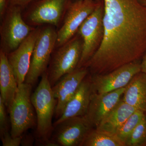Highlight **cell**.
I'll list each match as a JSON object with an SVG mask.
<instances>
[{"label": "cell", "mask_w": 146, "mask_h": 146, "mask_svg": "<svg viewBox=\"0 0 146 146\" xmlns=\"http://www.w3.org/2000/svg\"><path fill=\"white\" fill-rule=\"evenodd\" d=\"M140 1L143 5L146 6V0H140Z\"/></svg>", "instance_id": "27"}, {"label": "cell", "mask_w": 146, "mask_h": 146, "mask_svg": "<svg viewBox=\"0 0 146 146\" xmlns=\"http://www.w3.org/2000/svg\"><path fill=\"white\" fill-rule=\"evenodd\" d=\"M3 146H19L22 143V136L13 137L9 131L1 134Z\"/></svg>", "instance_id": "23"}, {"label": "cell", "mask_w": 146, "mask_h": 146, "mask_svg": "<svg viewBox=\"0 0 146 146\" xmlns=\"http://www.w3.org/2000/svg\"><path fill=\"white\" fill-rule=\"evenodd\" d=\"M81 146H125L116 134L92 129L86 135Z\"/></svg>", "instance_id": "19"}, {"label": "cell", "mask_w": 146, "mask_h": 146, "mask_svg": "<svg viewBox=\"0 0 146 146\" xmlns=\"http://www.w3.org/2000/svg\"><path fill=\"white\" fill-rule=\"evenodd\" d=\"M18 87V82L7 56L0 50V96L8 112L16 96Z\"/></svg>", "instance_id": "16"}, {"label": "cell", "mask_w": 146, "mask_h": 146, "mask_svg": "<svg viewBox=\"0 0 146 146\" xmlns=\"http://www.w3.org/2000/svg\"><path fill=\"white\" fill-rule=\"evenodd\" d=\"M6 106L1 97L0 96V133L1 134L8 132V125Z\"/></svg>", "instance_id": "22"}, {"label": "cell", "mask_w": 146, "mask_h": 146, "mask_svg": "<svg viewBox=\"0 0 146 146\" xmlns=\"http://www.w3.org/2000/svg\"><path fill=\"white\" fill-rule=\"evenodd\" d=\"M23 11L19 7L9 5L1 19L0 50L6 54L16 50L36 28L25 21Z\"/></svg>", "instance_id": "4"}, {"label": "cell", "mask_w": 146, "mask_h": 146, "mask_svg": "<svg viewBox=\"0 0 146 146\" xmlns=\"http://www.w3.org/2000/svg\"><path fill=\"white\" fill-rule=\"evenodd\" d=\"M93 93L91 77L84 78L77 91L66 105L62 115L54 123V126L69 118L86 114Z\"/></svg>", "instance_id": "15"}, {"label": "cell", "mask_w": 146, "mask_h": 146, "mask_svg": "<svg viewBox=\"0 0 146 146\" xmlns=\"http://www.w3.org/2000/svg\"><path fill=\"white\" fill-rule=\"evenodd\" d=\"M73 0H39L23 11L25 21L36 27L50 25L59 29Z\"/></svg>", "instance_id": "6"}, {"label": "cell", "mask_w": 146, "mask_h": 146, "mask_svg": "<svg viewBox=\"0 0 146 146\" xmlns=\"http://www.w3.org/2000/svg\"><path fill=\"white\" fill-rule=\"evenodd\" d=\"M77 1V0H73V1Z\"/></svg>", "instance_id": "28"}, {"label": "cell", "mask_w": 146, "mask_h": 146, "mask_svg": "<svg viewBox=\"0 0 146 146\" xmlns=\"http://www.w3.org/2000/svg\"><path fill=\"white\" fill-rule=\"evenodd\" d=\"M103 3L98 2L96 7L80 27L77 33L83 41L82 53L77 68L84 65L101 44L104 35Z\"/></svg>", "instance_id": "8"}, {"label": "cell", "mask_w": 146, "mask_h": 146, "mask_svg": "<svg viewBox=\"0 0 146 146\" xmlns=\"http://www.w3.org/2000/svg\"><path fill=\"white\" fill-rule=\"evenodd\" d=\"M50 25L40 27L25 82L33 86L46 72L56 44L57 30Z\"/></svg>", "instance_id": "5"}, {"label": "cell", "mask_w": 146, "mask_h": 146, "mask_svg": "<svg viewBox=\"0 0 146 146\" xmlns=\"http://www.w3.org/2000/svg\"><path fill=\"white\" fill-rule=\"evenodd\" d=\"M88 72L89 70L84 67L76 68L63 76L52 86L54 95L57 101L55 114L57 119L62 115L66 105L87 76Z\"/></svg>", "instance_id": "12"}, {"label": "cell", "mask_w": 146, "mask_h": 146, "mask_svg": "<svg viewBox=\"0 0 146 146\" xmlns=\"http://www.w3.org/2000/svg\"><path fill=\"white\" fill-rule=\"evenodd\" d=\"M136 110L121 99L96 128L116 135L124 123Z\"/></svg>", "instance_id": "18"}, {"label": "cell", "mask_w": 146, "mask_h": 146, "mask_svg": "<svg viewBox=\"0 0 146 146\" xmlns=\"http://www.w3.org/2000/svg\"><path fill=\"white\" fill-rule=\"evenodd\" d=\"M39 0H9V5L21 7L23 11L28 7Z\"/></svg>", "instance_id": "24"}, {"label": "cell", "mask_w": 146, "mask_h": 146, "mask_svg": "<svg viewBox=\"0 0 146 146\" xmlns=\"http://www.w3.org/2000/svg\"><path fill=\"white\" fill-rule=\"evenodd\" d=\"M104 35L84 67L104 74L138 61L146 52V6L140 0H103Z\"/></svg>", "instance_id": "1"}, {"label": "cell", "mask_w": 146, "mask_h": 146, "mask_svg": "<svg viewBox=\"0 0 146 146\" xmlns=\"http://www.w3.org/2000/svg\"><path fill=\"white\" fill-rule=\"evenodd\" d=\"M125 87L104 94L93 92L87 112L84 116L91 125L96 128L119 103Z\"/></svg>", "instance_id": "14"}, {"label": "cell", "mask_w": 146, "mask_h": 146, "mask_svg": "<svg viewBox=\"0 0 146 146\" xmlns=\"http://www.w3.org/2000/svg\"><path fill=\"white\" fill-rule=\"evenodd\" d=\"M32 86L25 82L18 85L16 96L8 111L12 137L22 136L24 132L36 125L31 100Z\"/></svg>", "instance_id": "7"}, {"label": "cell", "mask_w": 146, "mask_h": 146, "mask_svg": "<svg viewBox=\"0 0 146 146\" xmlns=\"http://www.w3.org/2000/svg\"><path fill=\"white\" fill-rule=\"evenodd\" d=\"M53 141L62 146H81L94 128L84 115L69 118L57 125Z\"/></svg>", "instance_id": "11"}, {"label": "cell", "mask_w": 146, "mask_h": 146, "mask_svg": "<svg viewBox=\"0 0 146 146\" xmlns=\"http://www.w3.org/2000/svg\"><path fill=\"white\" fill-rule=\"evenodd\" d=\"M141 70V62L138 60L123 65L107 74L92 75L93 92L104 94L124 88Z\"/></svg>", "instance_id": "10"}, {"label": "cell", "mask_w": 146, "mask_h": 146, "mask_svg": "<svg viewBox=\"0 0 146 146\" xmlns=\"http://www.w3.org/2000/svg\"><path fill=\"white\" fill-rule=\"evenodd\" d=\"M41 81L31 95L32 103L36 114V135L42 142L48 140L53 130L52 119L55 112L57 101L46 72L42 76Z\"/></svg>", "instance_id": "2"}, {"label": "cell", "mask_w": 146, "mask_h": 146, "mask_svg": "<svg viewBox=\"0 0 146 146\" xmlns=\"http://www.w3.org/2000/svg\"><path fill=\"white\" fill-rule=\"evenodd\" d=\"M9 5V0H0V18H2Z\"/></svg>", "instance_id": "25"}, {"label": "cell", "mask_w": 146, "mask_h": 146, "mask_svg": "<svg viewBox=\"0 0 146 146\" xmlns=\"http://www.w3.org/2000/svg\"><path fill=\"white\" fill-rule=\"evenodd\" d=\"M98 3L94 0L72 1L62 25L57 30L55 48L65 44L76 34L84 21L95 10Z\"/></svg>", "instance_id": "9"}, {"label": "cell", "mask_w": 146, "mask_h": 146, "mask_svg": "<svg viewBox=\"0 0 146 146\" xmlns=\"http://www.w3.org/2000/svg\"><path fill=\"white\" fill-rule=\"evenodd\" d=\"M82 47V38L77 33L68 42L54 49L46 71L49 81L52 87L63 76L77 68Z\"/></svg>", "instance_id": "3"}, {"label": "cell", "mask_w": 146, "mask_h": 146, "mask_svg": "<svg viewBox=\"0 0 146 146\" xmlns=\"http://www.w3.org/2000/svg\"><path fill=\"white\" fill-rule=\"evenodd\" d=\"M141 72L146 74V52L143 57V59L141 62Z\"/></svg>", "instance_id": "26"}, {"label": "cell", "mask_w": 146, "mask_h": 146, "mask_svg": "<svg viewBox=\"0 0 146 146\" xmlns=\"http://www.w3.org/2000/svg\"><path fill=\"white\" fill-rule=\"evenodd\" d=\"M40 27H36L16 50L7 54L18 85L25 82Z\"/></svg>", "instance_id": "13"}, {"label": "cell", "mask_w": 146, "mask_h": 146, "mask_svg": "<svg viewBox=\"0 0 146 146\" xmlns=\"http://www.w3.org/2000/svg\"><path fill=\"white\" fill-rule=\"evenodd\" d=\"M121 100L136 110L146 112V74H136L125 87Z\"/></svg>", "instance_id": "17"}, {"label": "cell", "mask_w": 146, "mask_h": 146, "mask_svg": "<svg viewBox=\"0 0 146 146\" xmlns=\"http://www.w3.org/2000/svg\"><path fill=\"white\" fill-rule=\"evenodd\" d=\"M146 145V116L125 142V146H141Z\"/></svg>", "instance_id": "21"}, {"label": "cell", "mask_w": 146, "mask_h": 146, "mask_svg": "<svg viewBox=\"0 0 146 146\" xmlns=\"http://www.w3.org/2000/svg\"><path fill=\"white\" fill-rule=\"evenodd\" d=\"M145 113L137 110L128 118L118 130L116 135L125 144L131 132L146 117Z\"/></svg>", "instance_id": "20"}]
</instances>
